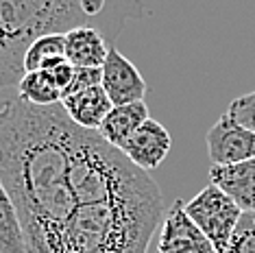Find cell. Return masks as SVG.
Here are the masks:
<instances>
[{
  "label": "cell",
  "mask_w": 255,
  "mask_h": 253,
  "mask_svg": "<svg viewBox=\"0 0 255 253\" xmlns=\"http://www.w3.org/2000/svg\"><path fill=\"white\" fill-rule=\"evenodd\" d=\"M0 179L26 253H146L166 214L153 177L74 125L61 103H0Z\"/></svg>",
  "instance_id": "1"
},
{
  "label": "cell",
  "mask_w": 255,
  "mask_h": 253,
  "mask_svg": "<svg viewBox=\"0 0 255 253\" xmlns=\"http://www.w3.org/2000/svg\"><path fill=\"white\" fill-rule=\"evenodd\" d=\"M88 20L81 0H0V88L24 77L26 48L46 33H68Z\"/></svg>",
  "instance_id": "2"
},
{
  "label": "cell",
  "mask_w": 255,
  "mask_h": 253,
  "mask_svg": "<svg viewBox=\"0 0 255 253\" xmlns=\"http://www.w3.org/2000/svg\"><path fill=\"white\" fill-rule=\"evenodd\" d=\"M185 214L205 234L216 253H227L231 234L242 216V210L229 194L210 183L201 188L192 201L185 203Z\"/></svg>",
  "instance_id": "3"
},
{
  "label": "cell",
  "mask_w": 255,
  "mask_h": 253,
  "mask_svg": "<svg viewBox=\"0 0 255 253\" xmlns=\"http://www.w3.org/2000/svg\"><path fill=\"white\" fill-rule=\"evenodd\" d=\"M212 166H231L255 159V133L223 114L205 135Z\"/></svg>",
  "instance_id": "4"
},
{
  "label": "cell",
  "mask_w": 255,
  "mask_h": 253,
  "mask_svg": "<svg viewBox=\"0 0 255 253\" xmlns=\"http://www.w3.org/2000/svg\"><path fill=\"white\" fill-rule=\"evenodd\" d=\"M157 253H216L205 234L185 214V203L175 201L159 225Z\"/></svg>",
  "instance_id": "5"
},
{
  "label": "cell",
  "mask_w": 255,
  "mask_h": 253,
  "mask_svg": "<svg viewBox=\"0 0 255 253\" xmlns=\"http://www.w3.org/2000/svg\"><path fill=\"white\" fill-rule=\"evenodd\" d=\"M103 90L114 107L142 103L146 96V81L133 63L116 46H109V55L103 63Z\"/></svg>",
  "instance_id": "6"
},
{
  "label": "cell",
  "mask_w": 255,
  "mask_h": 253,
  "mask_svg": "<svg viewBox=\"0 0 255 253\" xmlns=\"http://www.w3.org/2000/svg\"><path fill=\"white\" fill-rule=\"evenodd\" d=\"M170 146H172V137L168 133V129L157 120L148 118L127 140V144L120 148V153L140 170L150 172L168 157Z\"/></svg>",
  "instance_id": "7"
},
{
  "label": "cell",
  "mask_w": 255,
  "mask_h": 253,
  "mask_svg": "<svg viewBox=\"0 0 255 253\" xmlns=\"http://www.w3.org/2000/svg\"><path fill=\"white\" fill-rule=\"evenodd\" d=\"M210 183L229 194L242 212H255V159L231 166H212Z\"/></svg>",
  "instance_id": "8"
},
{
  "label": "cell",
  "mask_w": 255,
  "mask_h": 253,
  "mask_svg": "<svg viewBox=\"0 0 255 253\" xmlns=\"http://www.w3.org/2000/svg\"><path fill=\"white\" fill-rule=\"evenodd\" d=\"M61 107L74 125L88 131H98V126L103 125L107 114L114 109L107 92L103 90V85L88 88L72 96H66L61 101Z\"/></svg>",
  "instance_id": "9"
},
{
  "label": "cell",
  "mask_w": 255,
  "mask_h": 253,
  "mask_svg": "<svg viewBox=\"0 0 255 253\" xmlns=\"http://www.w3.org/2000/svg\"><path fill=\"white\" fill-rule=\"evenodd\" d=\"M109 46L94 26H77L66 33V59L74 68H103Z\"/></svg>",
  "instance_id": "10"
},
{
  "label": "cell",
  "mask_w": 255,
  "mask_h": 253,
  "mask_svg": "<svg viewBox=\"0 0 255 253\" xmlns=\"http://www.w3.org/2000/svg\"><path fill=\"white\" fill-rule=\"evenodd\" d=\"M148 118H150L148 107L144 101L131 103V105H118L107 114V118L98 126V135H101L107 144H112L114 148L120 151V148L127 144V140H129Z\"/></svg>",
  "instance_id": "11"
},
{
  "label": "cell",
  "mask_w": 255,
  "mask_h": 253,
  "mask_svg": "<svg viewBox=\"0 0 255 253\" xmlns=\"http://www.w3.org/2000/svg\"><path fill=\"white\" fill-rule=\"evenodd\" d=\"M66 61V33H46L26 48L24 72L53 70Z\"/></svg>",
  "instance_id": "12"
},
{
  "label": "cell",
  "mask_w": 255,
  "mask_h": 253,
  "mask_svg": "<svg viewBox=\"0 0 255 253\" xmlns=\"http://www.w3.org/2000/svg\"><path fill=\"white\" fill-rule=\"evenodd\" d=\"M0 253H26L20 216L0 179Z\"/></svg>",
  "instance_id": "13"
},
{
  "label": "cell",
  "mask_w": 255,
  "mask_h": 253,
  "mask_svg": "<svg viewBox=\"0 0 255 253\" xmlns=\"http://www.w3.org/2000/svg\"><path fill=\"white\" fill-rule=\"evenodd\" d=\"M18 99L37 107H50L61 103V90L46 70L26 72L18 83Z\"/></svg>",
  "instance_id": "14"
},
{
  "label": "cell",
  "mask_w": 255,
  "mask_h": 253,
  "mask_svg": "<svg viewBox=\"0 0 255 253\" xmlns=\"http://www.w3.org/2000/svg\"><path fill=\"white\" fill-rule=\"evenodd\" d=\"M227 253H255V212H242L231 234Z\"/></svg>",
  "instance_id": "15"
},
{
  "label": "cell",
  "mask_w": 255,
  "mask_h": 253,
  "mask_svg": "<svg viewBox=\"0 0 255 253\" xmlns=\"http://www.w3.org/2000/svg\"><path fill=\"white\" fill-rule=\"evenodd\" d=\"M225 114H227L236 125L245 126V129L255 133V90L249 92V94H245V96L234 99L229 103V107H227Z\"/></svg>",
  "instance_id": "16"
},
{
  "label": "cell",
  "mask_w": 255,
  "mask_h": 253,
  "mask_svg": "<svg viewBox=\"0 0 255 253\" xmlns=\"http://www.w3.org/2000/svg\"><path fill=\"white\" fill-rule=\"evenodd\" d=\"M101 83H103V70L101 68H77L70 88L63 92L61 101L66 99V96H72V94H77V92H83L88 88H96V85H101Z\"/></svg>",
  "instance_id": "17"
},
{
  "label": "cell",
  "mask_w": 255,
  "mask_h": 253,
  "mask_svg": "<svg viewBox=\"0 0 255 253\" xmlns=\"http://www.w3.org/2000/svg\"><path fill=\"white\" fill-rule=\"evenodd\" d=\"M74 70H77V68H74L68 59L61 61L59 66H55L53 70H46L50 77H53V81L57 83V88L61 90V96H63V92L70 88V83H72V79H74Z\"/></svg>",
  "instance_id": "18"
},
{
  "label": "cell",
  "mask_w": 255,
  "mask_h": 253,
  "mask_svg": "<svg viewBox=\"0 0 255 253\" xmlns=\"http://www.w3.org/2000/svg\"><path fill=\"white\" fill-rule=\"evenodd\" d=\"M81 9H83L85 18H94L103 9H105V2L103 0H96V2H90V0H81Z\"/></svg>",
  "instance_id": "19"
}]
</instances>
